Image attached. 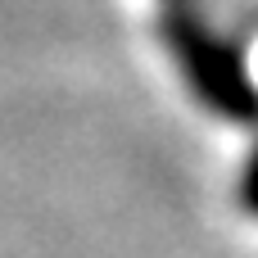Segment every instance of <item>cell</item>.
Returning a JSON list of instances; mask_svg holds the SVG:
<instances>
[{
  "label": "cell",
  "mask_w": 258,
  "mask_h": 258,
  "mask_svg": "<svg viewBox=\"0 0 258 258\" xmlns=\"http://www.w3.org/2000/svg\"><path fill=\"white\" fill-rule=\"evenodd\" d=\"M236 200H240V209H245L249 218H258V141L249 145V154H245V163H240Z\"/></svg>",
  "instance_id": "7a4b0ae2"
},
{
  "label": "cell",
  "mask_w": 258,
  "mask_h": 258,
  "mask_svg": "<svg viewBox=\"0 0 258 258\" xmlns=\"http://www.w3.org/2000/svg\"><path fill=\"white\" fill-rule=\"evenodd\" d=\"M163 5H177V0H163Z\"/></svg>",
  "instance_id": "3957f363"
},
{
  "label": "cell",
  "mask_w": 258,
  "mask_h": 258,
  "mask_svg": "<svg viewBox=\"0 0 258 258\" xmlns=\"http://www.w3.org/2000/svg\"><path fill=\"white\" fill-rule=\"evenodd\" d=\"M163 50L172 54L186 91L222 122L258 132V77L245 59V45L227 36L218 23H209L195 0L163 5L159 14Z\"/></svg>",
  "instance_id": "6da1fadb"
}]
</instances>
